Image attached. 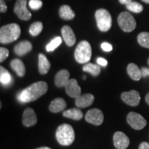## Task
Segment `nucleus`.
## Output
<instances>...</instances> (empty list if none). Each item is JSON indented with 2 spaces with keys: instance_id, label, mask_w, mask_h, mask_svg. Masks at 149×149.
<instances>
[{
  "instance_id": "8",
  "label": "nucleus",
  "mask_w": 149,
  "mask_h": 149,
  "mask_svg": "<svg viewBox=\"0 0 149 149\" xmlns=\"http://www.w3.org/2000/svg\"><path fill=\"white\" fill-rule=\"evenodd\" d=\"M26 4L27 0H17L14 8L15 13L20 19L24 20V21L31 19V16H32L31 12L27 9Z\"/></svg>"
},
{
  "instance_id": "41",
  "label": "nucleus",
  "mask_w": 149,
  "mask_h": 149,
  "mask_svg": "<svg viewBox=\"0 0 149 149\" xmlns=\"http://www.w3.org/2000/svg\"><path fill=\"white\" fill-rule=\"evenodd\" d=\"M82 78H83V79H86V76L84 75L83 77H82Z\"/></svg>"
},
{
  "instance_id": "32",
  "label": "nucleus",
  "mask_w": 149,
  "mask_h": 149,
  "mask_svg": "<svg viewBox=\"0 0 149 149\" xmlns=\"http://www.w3.org/2000/svg\"><path fill=\"white\" fill-rule=\"evenodd\" d=\"M101 47L104 51L106 52H110L113 50V46H111V44H110L108 42H104L102 43Z\"/></svg>"
},
{
  "instance_id": "24",
  "label": "nucleus",
  "mask_w": 149,
  "mask_h": 149,
  "mask_svg": "<svg viewBox=\"0 0 149 149\" xmlns=\"http://www.w3.org/2000/svg\"><path fill=\"white\" fill-rule=\"evenodd\" d=\"M83 70L85 72H89L94 77H97L101 72V68L96 64L88 63L83 66Z\"/></svg>"
},
{
  "instance_id": "17",
  "label": "nucleus",
  "mask_w": 149,
  "mask_h": 149,
  "mask_svg": "<svg viewBox=\"0 0 149 149\" xmlns=\"http://www.w3.org/2000/svg\"><path fill=\"white\" fill-rule=\"evenodd\" d=\"M32 44L29 41H22L16 44L14 48V52L17 55L23 56L32 51Z\"/></svg>"
},
{
  "instance_id": "42",
  "label": "nucleus",
  "mask_w": 149,
  "mask_h": 149,
  "mask_svg": "<svg viewBox=\"0 0 149 149\" xmlns=\"http://www.w3.org/2000/svg\"><path fill=\"white\" fill-rule=\"evenodd\" d=\"M148 66H149V58L148 59Z\"/></svg>"
},
{
  "instance_id": "10",
  "label": "nucleus",
  "mask_w": 149,
  "mask_h": 149,
  "mask_svg": "<svg viewBox=\"0 0 149 149\" xmlns=\"http://www.w3.org/2000/svg\"><path fill=\"white\" fill-rule=\"evenodd\" d=\"M121 98L124 103L130 107L138 106L141 100L139 93L134 90L122 93L121 95Z\"/></svg>"
},
{
  "instance_id": "14",
  "label": "nucleus",
  "mask_w": 149,
  "mask_h": 149,
  "mask_svg": "<svg viewBox=\"0 0 149 149\" xmlns=\"http://www.w3.org/2000/svg\"><path fill=\"white\" fill-rule=\"evenodd\" d=\"M94 100L95 97L93 95L90 93L81 95L75 99V105L79 109L88 107L92 105Z\"/></svg>"
},
{
  "instance_id": "6",
  "label": "nucleus",
  "mask_w": 149,
  "mask_h": 149,
  "mask_svg": "<svg viewBox=\"0 0 149 149\" xmlns=\"http://www.w3.org/2000/svg\"><path fill=\"white\" fill-rule=\"evenodd\" d=\"M117 22L121 29L126 33L134 31L137 25L135 18L128 12H123L120 13L117 19Z\"/></svg>"
},
{
  "instance_id": "34",
  "label": "nucleus",
  "mask_w": 149,
  "mask_h": 149,
  "mask_svg": "<svg viewBox=\"0 0 149 149\" xmlns=\"http://www.w3.org/2000/svg\"><path fill=\"white\" fill-rule=\"evenodd\" d=\"M97 64L99 65L102 66H107L108 64V61L106 60L105 59L102 58V57H99V58H97Z\"/></svg>"
},
{
  "instance_id": "33",
  "label": "nucleus",
  "mask_w": 149,
  "mask_h": 149,
  "mask_svg": "<svg viewBox=\"0 0 149 149\" xmlns=\"http://www.w3.org/2000/svg\"><path fill=\"white\" fill-rule=\"evenodd\" d=\"M0 11L1 13H6L7 11V6L3 0H0Z\"/></svg>"
},
{
  "instance_id": "16",
  "label": "nucleus",
  "mask_w": 149,
  "mask_h": 149,
  "mask_svg": "<svg viewBox=\"0 0 149 149\" xmlns=\"http://www.w3.org/2000/svg\"><path fill=\"white\" fill-rule=\"evenodd\" d=\"M70 72L66 69L61 70L56 74L55 77V84L58 88L66 86V84L69 81Z\"/></svg>"
},
{
  "instance_id": "11",
  "label": "nucleus",
  "mask_w": 149,
  "mask_h": 149,
  "mask_svg": "<svg viewBox=\"0 0 149 149\" xmlns=\"http://www.w3.org/2000/svg\"><path fill=\"white\" fill-rule=\"evenodd\" d=\"M113 144L117 149H126L130 144V139L126 134L117 131L113 135Z\"/></svg>"
},
{
  "instance_id": "35",
  "label": "nucleus",
  "mask_w": 149,
  "mask_h": 149,
  "mask_svg": "<svg viewBox=\"0 0 149 149\" xmlns=\"http://www.w3.org/2000/svg\"><path fill=\"white\" fill-rule=\"evenodd\" d=\"M141 75H142V77H146L147 76H149V68H146V67H142L141 69Z\"/></svg>"
},
{
  "instance_id": "18",
  "label": "nucleus",
  "mask_w": 149,
  "mask_h": 149,
  "mask_svg": "<svg viewBox=\"0 0 149 149\" xmlns=\"http://www.w3.org/2000/svg\"><path fill=\"white\" fill-rule=\"evenodd\" d=\"M66 102L64 99L58 97L56 98L55 100H53L51 102V103L50 104L49 107V111L54 113H57L59 112L63 111L66 109Z\"/></svg>"
},
{
  "instance_id": "19",
  "label": "nucleus",
  "mask_w": 149,
  "mask_h": 149,
  "mask_svg": "<svg viewBox=\"0 0 149 149\" xmlns=\"http://www.w3.org/2000/svg\"><path fill=\"white\" fill-rule=\"evenodd\" d=\"M38 67L40 74H46L51 68V63L48 61L45 55L42 53L39 54Z\"/></svg>"
},
{
  "instance_id": "1",
  "label": "nucleus",
  "mask_w": 149,
  "mask_h": 149,
  "mask_svg": "<svg viewBox=\"0 0 149 149\" xmlns=\"http://www.w3.org/2000/svg\"><path fill=\"white\" fill-rule=\"evenodd\" d=\"M48 91V84L45 81H37L20 93L19 100L24 103L34 102L41 97Z\"/></svg>"
},
{
  "instance_id": "20",
  "label": "nucleus",
  "mask_w": 149,
  "mask_h": 149,
  "mask_svg": "<svg viewBox=\"0 0 149 149\" xmlns=\"http://www.w3.org/2000/svg\"><path fill=\"white\" fill-rule=\"evenodd\" d=\"M10 67L19 77H24L26 73V68L23 61L19 59H14L10 61Z\"/></svg>"
},
{
  "instance_id": "9",
  "label": "nucleus",
  "mask_w": 149,
  "mask_h": 149,
  "mask_svg": "<svg viewBox=\"0 0 149 149\" xmlns=\"http://www.w3.org/2000/svg\"><path fill=\"white\" fill-rule=\"evenodd\" d=\"M85 120L93 125L100 126L104 122V114L101 110L93 109L87 112L85 115Z\"/></svg>"
},
{
  "instance_id": "38",
  "label": "nucleus",
  "mask_w": 149,
  "mask_h": 149,
  "mask_svg": "<svg viewBox=\"0 0 149 149\" xmlns=\"http://www.w3.org/2000/svg\"><path fill=\"white\" fill-rule=\"evenodd\" d=\"M145 100H146V102L149 105V93L146 95V97H145Z\"/></svg>"
},
{
  "instance_id": "39",
  "label": "nucleus",
  "mask_w": 149,
  "mask_h": 149,
  "mask_svg": "<svg viewBox=\"0 0 149 149\" xmlns=\"http://www.w3.org/2000/svg\"><path fill=\"white\" fill-rule=\"evenodd\" d=\"M36 149H51V148H49V147L44 146V147H40V148H36Z\"/></svg>"
},
{
  "instance_id": "5",
  "label": "nucleus",
  "mask_w": 149,
  "mask_h": 149,
  "mask_svg": "<svg viewBox=\"0 0 149 149\" xmlns=\"http://www.w3.org/2000/svg\"><path fill=\"white\" fill-rule=\"evenodd\" d=\"M95 19L98 29L102 32H107L112 26V17L106 9H99L95 12Z\"/></svg>"
},
{
  "instance_id": "7",
  "label": "nucleus",
  "mask_w": 149,
  "mask_h": 149,
  "mask_svg": "<svg viewBox=\"0 0 149 149\" xmlns=\"http://www.w3.org/2000/svg\"><path fill=\"white\" fill-rule=\"evenodd\" d=\"M128 124L135 130H141L146 126V120L140 114L135 112H130L126 117Z\"/></svg>"
},
{
  "instance_id": "23",
  "label": "nucleus",
  "mask_w": 149,
  "mask_h": 149,
  "mask_svg": "<svg viewBox=\"0 0 149 149\" xmlns=\"http://www.w3.org/2000/svg\"><path fill=\"white\" fill-rule=\"evenodd\" d=\"M63 116L67 118L72 119L74 120H80L83 117V113L79 109L73 108V109L67 110L63 112Z\"/></svg>"
},
{
  "instance_id": "15",
  "label": "nucleus",
  "mask_w": 149,
  "mask_h": 149,
  "mask_svg": "<svg viewBox=\"0 0 149 149\" xmlns=\"http://www.w3.org/2000/svg\"><path fill=\"white\" fill-rule=\"evenodd\" d=\"M61 35L67 46H72L76 42L75 35L69 26H64L61 29Z\"/></svg>"
},
{
  "instance_id": "4",
  "label": "nucleus",
  "mask_w": 149,
  "mask_h": 149,
  "mask_svg": "<svg viewBox=\"0 0 149 149\" xmlns=\"http://www.w3.org/2000/svg\"><path fill=\"white\" fill-rule=\"evenodd\" d=\"M92 56L91 46L87 41H81L76 47L74 59L79 64H86L90 61Z\"/></svg>"
},
{
  "instance_id": "12",
  "label": "nucleus",
  "mask_w": 149,
  "mask_h": 149,
  "mask_svg": "<svg viewBox=\"0 0 149 149\" xmlns=\"http://www.w3.org/2000/svg\"><path fill=\"white\" fill-rule=\"evenodd\" d=\"M65 89H66L67 95H69L70 97L76 99L81 95V88L78 85L77 80L75 79H69L65 86Z\"/></svg>"
},
{
  "instance_id": "25",
  "label": "nucleus",
  "mask_w": 149,
  "mask_h": 149,
  "mask_svg": "<svg viewBox=\"0 0 149 149\" xmlns=\"http://www.w3.org/2000/svg\"><path fill=\"white\" fill-rule=\"evenodd\" d=\"M43 24L41 22H35L31 25L29 28V33L32 36H37L42 33Z\"/></svg>"
},
{
  "instance_id": "26",
  "label": "nucleus",
  "mask_w": 149,
  "mask_h": 149,
  "mask_svg": "<svg viewBox=\"0 0 149 149\" xmlns=\"http://www.w3.org/2000/svg\"><path fill=\"white\" fill-rule=\"evenodd\" d=\"M11 76L4 67H0V81L3 85H7L10 82Z\"/></svg>"
},
{
  "instance_id": "22",
  "label": "nucleus",
  "mask_w": 149,
  "mask_h": 149,
  "mask_svg": "<svg viewBox=\"0 0 149 149\" xmlns=\"http://www.w3.org/2000/svg\"><path fill=\"white\" fill-rule=\"evenodd\" d=\"M59 16L61 19L65 20L72 19L75 16L74 11L68 5H63L59 8Z\"/></svg>"
},
{
  "instance_id": "40",
  "label": "nucleus",
  "mask_w": 149,
  "mask_h": 149,
  "mask_svg": "<svg viewBox=\"0 0 149 149\" xmlns=\"http://www.w3.org/2000/svg\"><path fill=\"white\" fill-rule=\"evenodd\" d=\"M142 1H144V2L146 3H149V0H141Z\"/></svg>"
},
{
  "instance_id": "3",
  "label": "nucleus",
  "mask_w": 149,
  "mask_h": 149,
  "mask_svg": "<svg viewBox=\"0 0 149 149\" xmlns=\"http://www.w3.org/2000/svg\"><path fill=\"white\" fill-rule=\"evenodd\" d=\"M74 132L69 124H61L56 131V139L61 146H69L74 140Z\"/></svg>"
},
{
  "instance_id": "36",
  "label": "nucleus",
  "mask_w": 149,
  "mask_h": 149,
  "mask_svg": "<svg viewBox=\"0 0 149 149\" xmlns=\"http://www.w3.org/2000/svg\"><path fill=\"white\" fill-rule=\"evenodd\" d=\"M139 149H149V143L146 141H143L139 145Z\"/></svg>"
},
{
  "instance_id": "2",
  "label": "nucleus",
  "mask_w": 149,
  "mask_h": 149,
  "mask_svg": "<svg viewBox=\"0 0 149 149\" xmlns=\"http://www.w3.org/2000/svg\"><path fill=\"white\" fill-rule=\"evenodd\" d=\"M21 35V29L17 24H9L0 29V42L9 44L16 41Z\"/></svg>"
},
{
  "instance_id": "27",
  "label": "nucleus",
  "mask_w": 149,
  "mask_h": 149,
  "mask_svg": "<svg viewBox=\"0 0 149 149\" xmlns=\"http://www.w3.org/2000/svg\"><path fill=\"white\" fill-rule=\"evenodd\" d=\"M137 42L142 47L149 48V33L142 32L137 36Z\"/></svg>"
},
{
  "instance_id": "29",
  "label": "nucleus",
  "mask_w": 149,
  "mask_h": 149,
  "mask_svg": "<svg viewBox=\"0 0 149 149\" xmlns=\"http://www.w3.org/2000/svg\"><path fill=\"white\" fill-rule=\"evenodd\" d=\"M61 42H62V40H61V38L60 37H55V38H54L53 40L46 46V51L48 52L53 51L54 50H55V48H57L59 45H60L61 44Z\"/></svg>"
},
{
  "instance_id": "21",
  "label": "nucleus",
  "mask_w": 149,
  "mask_h": 149,
  "mask_svg": "<svg viewBox=\"0 0 149 149\" xmlns=\"http://www.w3.org/2000/svg\"><path fill=\"white\" fill-rule=\"evenodd\" d=\"M127 72L129 77L132 79L135 80V81H139L141 78V77H142L141 70L134 63H130V64L128 65Z\"/></svg>"
},
{
  "instance_id": "31",
  "label": "nucleus",
  "mask_w": 149,
  "mask_h": 149,
  "mask_svg": "<svg viewBox=\"0 0 149 149\" xmlns=\"http://www.w3.org/2000/svg\"><path fill=\"white\" fill-rule=\"evenodd\" d=\"M9 55V51L7 48H0V62H3Z\"/></svg>"
},
{
  "instance_id": "28",
  "label": "nucleus",
  "mask_w": 149,
  "mask_h": 149,
  "mask_svg": "<svg viewBox=\"0 0 149 149\" xmlns=\"http://www.w3.org/2000/svg\"><path fill=\"white\" fill-rule=\"evenodd\" d=\"M126 8L131 12L135 13H139L143 10L142 5L136 1H131L126 5Z\"/></svg>"
},
{
  "instance_id": "13",
  "label": "nucleus",
  "mask_w": 149,
  "mask_h": 149,
  "mask_svg": "<svg viewBox=\"0 0 149 149\" xmlns=\"http://www.w3.org/2000/svg\"><path fill=\"white\" fill-rule=\"evenodd\" d=\"M37 122V117L34 110L31 108H27L23 113L22 123L24 126L30 127L35 125Z\"/></svg>"
},
{
  "instance_id": "37",
  "label": "nucleus",
  "mask_w": 149,
  "mask_h": 149,
  "mask_svg": "<svg viewBox=\"0 0 149 149\" xmlns=\"http://www.w3.org/2000/svg\"><path fill=\"white\" fill-rule=\"evenodd\" d=\"M120 1V2L122 3V4H125V5H127L128 3H130L132 1V0H119Z\"/></svg>"
},
{
  "instance_id": "30",
  "label": "nucleus",
  "mask_w": 149,
  "mask_h": 149,
  "mask_svg": "<svg viewBox=\"0 0 149 149\" xmlns=\"http://www.w3.org/2000/svg\"><path fill=\"white\" fill-rule=\"evenodd\" d=\"M43 3L42 0H30L29 6L32 10H37L40 9L42 7Z\"/></svg>"
}]
</instances>
